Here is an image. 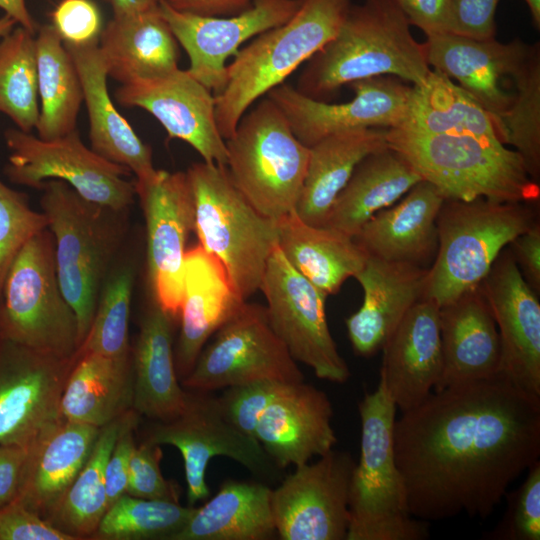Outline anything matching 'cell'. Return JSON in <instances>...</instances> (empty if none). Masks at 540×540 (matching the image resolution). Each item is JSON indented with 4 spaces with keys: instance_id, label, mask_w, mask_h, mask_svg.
<instances>
[{
    "instance_id": "cell-15",
    "label": "cell",
    "mask_w": 540,
    "mask_h": 540,
    "mask_svg": "<svg viewBox=\"0 0 540 540\" xmlns=\"http://www.w3.org/2000/svg\"><path fill=\"white\" fill-rule=\"evenodd\" d=\"M355 461L330 450L314 463L295 467L271 490L276 533L282 540H346L349 485Z\"/></svg>"
},
{
    "instance_id": "cell-55",
    "label": "cell",
    "mask_w": 540,
    "mask_h": 540,
    "mask_svg": "<svg viewBox=\"0 0 540 540\" xmlns=\"http://www.w3.org/2000/svg\"><path fill=\"white\" fill-rule=\"evenodd\" d=\"M28 448L0 445V509L18 497Z\"/></svg>"
},
{
    "instance_id": "cell-12",
    "label": "cell",
    "mask_w": 540,
    "mask_h": 540,
    "mask_svg": "<svg viewBox=\"0 0 540 540\" xmlns=\"http://www.w3.org/2000/svg\"><path fill=\"white\" fill-rule=\"evenodd\" d=\"M260 380L295 383L304 375L270 326L265 306L246 301L202 349L182 385L212 392Z\"/></svg>"
},
{
    "instance_id": "cell-39",
    "label": "cell",
    "mask_w": 540,
    "mask_h": 540,
    "mask_svg": "<svg viewBox=\"0 0 540 540\" xmlns=\"http://www.w3.org/2000/svg\"><path fill=\"white\" fill-rule=\"evenodd\" d=\"M38 71V137L50 140L75 130L83 102L81 80L55 29L46 24L35 34Z\"/></svg>"
},
{
    "instance_id": "cell-22",
    "label": "cell",
    "mask_w": 540,
    "mask_h": 540,
    "mask_svg": "<svg viewBox=\"0 0 540 540\" xmlns=\"http://www.w3.org/2000/svg\"><path fill=\"white\" fill-rule=\"evenodd\" d=\"M423 48L428 65L471 95L492 117L505 145L502 118L514 92L502 88L527 57L531 45L520 39L502 43L495 38L478 40L451 32L426 36Z\"/></svg>"
},
{
    "instance_id": "cell-53",
    "label": "cell",
    "mask_w": 540,
    "mask_h": 540,
    "mask_svg": "<svg viewBox=\"0 0 540 540\" xmlns=\"http://www.w3.org/2000/svg\"><path fill=\"white\" fill-rule=\"evenodd\" d=\"M410 25L426 36L448 32L449 0H397Z\"/></svg>"
},
{
    "instance_id": "cell-33",
    "label": "cell",
    "mask_w": 540,
    "mask_h": 540,
    "mask_svg": "<svg viewBox=\"0 0 540 540\" xmlns=\"http://www.w3.org/2000/svg\"><path fill=\"white\" fill-rule=\"evenodd\" d=\"M172 349V317L153 299L145 311L134 350L133 404L138 415L167 421L185 408Z\"/></svg>"
},
{
    "instance_id": "cell-45",
    "label": "cell",
    "mask_w": 540,
    "mask_h": 540,
    "mask_svg": "<svg viewBox=\"0 0 540 540\" xmlns=\"http://www.w3.org/2000/svg\"><path fill=\"white\" fill-rule=\"evenodd\" d=\"M48 228L43 212L34 211L24 193L15 191L0 179V302L6 276L25 244Z\"/></svg>"
},
{
    "instance_id": "cell-23",
    "label": "cell",
    "mask_w": 540,
    "mask_h": 540,
    "mask_svg": "<svg viewBox=\"0 0 540 540\" xmlns=\"http://www.w3.org/2000/svg\"><path fill=\"white\" fill-rule=\"evenodd\" d=\"M440 307L422 298L406 313L382 346L380 381L402 412L434 390L443 367Z\"/></svg>"
},
{
    "instance_id": "cell-50",
    "label": "cell",
    "mask_w": 540,
    "mask_h": 540,
    "mask_svg": "<svg viewBox=\"0 0 540 540\" xmlns=\"http://www.w3.org/2000/svg\"><path fill=\"white\" fill-rule=\"evenodd\" d=\"M0 540H76L18 499L0 509Z\"/></svg>"
},
{
    "instance_id": "cell-24",
    "label": "cell",
    "mask_w": 540,
    "mask_h": 540,
    "mask_svg": "<svg viewBox=\"0 0 540 540\" xmlns=\"http://www.w3.org/2000/svg\"><path fill=\"white\" fill-rule=\"evenodd\" d=\"M327 394L301 382L287 383L266 408L254 437L278 469L308 463L337 443Z\"/></svg>"
},
{
    "instance_id": "cell-14",
    "label": "cell",
    "mask_w": 540,
    "mask_h": 540,
    "mask_svg": "<svg viewBox=\"0 0 540 540\" xmlns=\"http://www.w3.org/2000/svg\"><path fill=\"white\" fill-rule=\"evenodd\" d=\"M145 441L177 448L183 458L189 506L208 499L206 470L214 457H228L260 477L278 469L260 443L238 430L225 416L218 397L206 391H187L183 411L173 419L156 421Z\"/></svg>"
},
{
    "instance_id": "cell-11",
    "label": "cell",
    "mask_w": 540,
    "mask_h": 540,
    "mask_svg": "<svg viewBox=\"0 0 540 540\" xmlns=\"http://www.w3.org/2000/svg\"><path fill=\"white\" fill-rule=\"evenodd\" d=\"M4 138L10 151L4 171L15 184L40 190L47 180H61L84 199L117 211L134 202L135 183L124 178L131 171L87 147L77 129L50 140L8 129Z\"/></svg>"
},
{
    "instance_id": "cell-54",
    "label": "cell",
    "mask_w": 540,
    "mask_h": 540,
    "mask_svg": "<svg viewBox=\"0 0 540 540\" xmlns=\"http://www.w3.org/2000/svg\"><path fill=\"white\" fill-rule=\"evenodd\" d=\"M514 259L530 287L540 293V223L518 235L509 245Z\"/></svg>"
},
{
    "instance_id": "cell-60",
    "label": "cell",
    "mask_w": 540,
    "mask_h": 540,
    "mask_svg": "<svg viewBox=\"0 0 540 540\" xmlns=\"http://www.w3.org/2000/svg\"><path fill=\"white\" fill-rule=\"evenodd\" d=\"M17 23L8 15L0 17V39L12 31Z\"/></svg>"
},
{
    "instance_id": "cell-58",
    "label": "cell",
    "mask_w": 540,
    "mask_h": 540,
    "mask_svg": "<svg viewBox=\"0 0 540 540\" xmlns=\"http://www.w3.org/2000/svg\"><path fill=\"white\" fill-rule=\"evenodd\" d=\"M110 5L113 15L140 13L159 7L161 0H102Z\"/></svg>"
},
{
    "instance_id": "cell-19",
    "label": "cell",
    "mask_w": 540,
    "mask_h": 540,
    "mask_svg": "<svg viewBox=\"0 0 540 540\" xmlns=\"http://www.w3.org/2000/svg\"><path fill=\"white\" fill-rule=\"evenodd\" d=\"M298 6L299 0H258L235 15L204 16L176 10L160 1L161 14L188 55L186 70L215 95L226 85L227 60L246 41L286 22Z\"/></svg>"
},
{
    "instance_id": "cell-46",
    "label": "cell",
    "mask_w": 540,
    "mask_h": 540,
    "mask_svg": "<svg viewBox=\"0 0 540 540\" xmlns=\"http://www.w3.org/2000/svg\"><path fill=\"white\" fill-rule=\"evenodd\" d=\"M507 509L486 539L539 540L540 539V461L528 469L523 483L513 492L505 494Z\"/></svg>"
},
{
    "instance_id": "cell-43",
    "label": "cell",
    "mask_w": 540,
    "mask_h": 540,
    "mask_svg": "<svg viewBox=\"0 0 540 540\" xmlns=\"http://www.w3.org/2000/svg\"><path fill=\"white\" fill-rule=\"evenodd\" d=\"M514 97L502 118L505 145H512L522 157L528 174L540 179V46L530 51L512 76Z\"/></svg>"
},
{
    "instance_id": "cell-2",
    "label": "cell",
    "mask_w": 540,
    "mask_h": 540,
    "mask_svg": "<svg viewBox=\"0 0 540 540\" xmlns=\"http://www.w3.org/2000/svg\"><path fill=\"white\" fill-rule=\"evenodd\" d=\"M423 44L418 43L397 0L353 4L339 31L304 65L295 88L330 102L341 87L355 81L397 77L412 86L430 74Z\"/></svg>"
},
{
    "instance_id": "cell-47",
    "label": "cell",
    "mask_w": 540,
    "mask_h": 540,
    "mask_svg": "<svg viewBox=\"0 0 540 540\" xmlns=\"http://www.w3.org/2000/svg\"><path fill=\"white\" fill-rule=\"evenodd\" d=\"M286 384L260 380L232 386L218 400L227 419L242 433L254 437L260 417Z\"/></svg>"
},
{
    "instance_id": "cell-41",
    "label": "cell",
    "mask_w": 540,
    "mask_h": 540,
    "mask_svg": "<svg viewBox=\"0 0 540 540\" xmlns=\"http://www.w3.org/2000/svg\"><path fill=\"white\" fill-rule=\"evenodd\" d=\"M39 109L35 34L19 26L0 40V112L31 132Z\"/></svg>"
},
{
    "instance_id": "cell-6",
    "label": "cell",
    "mask_w": 540,
    "mask_h": 540,
    "mask_svg": "<svg viewBox=\"0 0 540 540\" xmlns=\"http://www.w3.org/2000/svg\"><path fill=\"white\" fill-rule=\"evenodd\" d=\"M40 205L55 242L57 277L78 325L79 346L91 327L102 280L124 230L123 212L90 202L64 181L51 179Z\"/></svg>"
},
{
    "instance_id": "cell-13",
    "label": "cell",
    "mask_w": 540,
    "mask_h": 540,
    "mask_svg": "<svg viewBox=\"0 0 540 540\" xmlns=\"http://www.w3.org/2000/svg\"><path fill=\"white\" fill-rule=\"evenodd\" d=\"M270 326L296 362L316 377L342 384L350 370L330 333L327 295L300 274L276 244L267 261L260 288Z\"/></svg>"
},
{
    "instance_id": "cell-38",
    "label": "cell",
    "mask_w": 540,
    "mask_h": 540,
    "mask_svg": "<svg viewBox=\"0 0 540 540\" xmlns=\"http://www.w3.org/2000/svg\"><path fill=\"white\" fill-rule=\"evenodd\" d=\"M394 129L430 135H472L501 142L490 114L452 79L435 70L422 84L413 86L404 121Z\"/></svg>"
},
{
    "instance_id": "cell-37",
    "label": "cell",
    "mask_w": 540,
    "mask_h": 540,
    "mask_svg": "<svg viewBox=\"0 0 540 540\" xmlns=\"http://www.w3.org/2000/svg\"><path fill=\"white\" fill-rule=\"evenodd\" d=\"M271 488L264 483L228 479L195 510L170 540H266L276 527Z\"/></svg>"
},
{
    "instance_id": "cell-5",
    "label": "cell",
    "mask_w": 540,
    "mask_h": 540,
    "mask_svg": "<svg viewBox=\"0 0 540 540\" xmlns=\"http://www.w3.org/2000/svg\"><path fill=\"white\" fill-rule=\"evenodd\" d=\"M396 406L382 381L358 404L359 462L349 485L350 523L346 540H424L429 524L409 511L394 453Z\"/></svg>"
},
{
    "instance_id": "cell-59",
    "label": "cell",
    "mask_w": 540,
    "mask_h": 540,
    "mask_svg": "<svg viewBox=\"0 0 540 540\" xmlns=\"http://www.w3.org/2000/svg\"><path fill=\"white\" fill-rule=\"evenodd\" d=\"M532 17L534 27L540 29V0H524Z\"/></svg>"
},
{
    "instance_id": "cell-51",
    "label": "cell",
    "mask_w": 540,
    "mask_h": 540,
    "mask_svg": "<svg viewBox=\"0 0 540 540\" xmlns=\"http://www.w3.org/2000/svg\"><path fill=\"white\" fill-rule=\"evenodd\" d=\"M500 0H449L448 32L478 39L495 38Z\"/></svg>"
},
{
    "instance_id": "cell-36",
    "label": "cell",
    "mask_w": 540,
    "mask_h": 540,
    "mask_svg": "<svg viewBox=\"0 0 540 540\" xmlns=\"http://www.w3.org/2000/svg\"><path fill=\"white\" fill-rule=\"evenodd\" d=\"M421 180L413 166L389 146L374 152L357 165L324 227L355 237L371 217L395 204Z\"/></svg>"
},
{
    "instance_id": "cell-52",
    "label": "cell",
    "mask_w": 540,
    "mask_h": 540,
    "mask_svg": "<svg viewBox=\"0 0 540 540\" xmlns=\"http://www.w3.org/2000/svg\"><path fill=\"white\" fill-rule=\"evenodd\" d=\"M137 412L131 408L124 415L122 424L106 465V492L108 507L126 493L129 465L135 448L134 430Z\"/></svg>"
},
{
    "instance_id": "cell-1",
    "label": "cell",
    "mask_w": 540,
    "mask_h": 540,
    "mask_svg": "<svg viewBox=\"0 0 540 540\" xmlns=\"http://www.w3.org/2000/svg\"><path fill=\"white\" fill-rule=\"evenodd\" d=\"M411 515L487 518L540 457V399L492 378L433 391L394 422Z\"/></svg>"
},
{
    "instance_id": "cell-30",
    "label": "cell",
    "mask_w": 540,
    "mask_h": 540,
    "mask_svg": "<svg viewBox=\"0 0 540 540\" xmlns=\"http://www.w3.org/2000/svg\"><path fill=\"white\" fill-rule=\"evenodd\" d=\"M101 428L60 418L29 446L18 499L44 519L87 461Z\"/></svg>"
},
{
    "instance_id": "cell-8",
    "label": "cell",
    "mask_w": 540,
    "mask_h": 540,
    "mask_svg": "<svg viewBox=\"0 0 540 540\" xmlns=\"http://www.w3.org/2000/svg\"><path fill=\"white\" fill-rule=\"evenodd\" d=\"M186 176L199 245L221 262L237 295L247 301L259 290L277 244L276 220L263 216L246 200L226 166L196 162Z\"/></svg>"
},
{
    "instance_id": "cell-20",
    "label": "cell",
    "mask_w": 540,
    "mask_h": 540,
    "mask_svg": "<svg viewBox=\"0 0 540 540\" xmlns=\"http://www.w3.org/2000/svg\"><path fill=\"white\" fill-rule=\"evenodd\" d=\"M500 337L499 375L540 399V303L509 246L479 285Z\"/></svg>"
},
{
    "instance_id": "cell-17",
    "label": "cell",
    "mask_w": 540,
    "mask_h": 540,
    "mask_svg": "<svg viewBox=\"0 0 540 540\" xmlns=\"http://www.w3.org/2000/svg\"><path fill=\"white\" fill-rule=\"evenodd\" d=\"M354 97L343 103L318 101L294 86L281 84L267 93L287 118L293 133L307 147L339 132L367 128H399L405 118L412 85L393 76H379L348 85Z\"/></svg>"
},
{
    "instance_id": "cell-29",
    "label": "cell",
    "mask_w": 540,
    "mask_h": 540,
    "mask_svg": "<svg viewBox=\"0 0 540 540\" xmlns=\"http://www.w3.org/2000/svg\"><path fill=\"white\" fill-rule=\"evenodd\" d=\"M78 71L89 120L91 149L103 158L125 166L138 183L152 179L151 147L145 144L117 110L109 96L107 71L97 45L65 46Z\"/></svg>"
},
{
    "instance_id": "cell-44",
    "label": "cell",
    "mask_w": 540,
    "mask_h": 540,
    "mask_svg": "<svg viewBox=\"0 0 540 540\" xmlns=\"http://www.w3.org/2000/svg\"><path fill=\"white\" fill-rule=\"evenodd\" d=\"M134 275L130 267L115 272L98 299L95 315L76 355L95 352L111 357L129 355L128 322Z\"/></svg>"
},
{
    "instance_id": "cell-25",
    "label": "cell",
    "mask_w": 540,
    "mask_h": 540,
    "mask_svg": "<svg viewBox=\"0 0 540 540\" xmlns=\"http://www.w3.org/2000/svg\"><path fill=\"white\" fill-rule=\"evenodd\" d=\"M428 268L368 256L354 277L364 292L362 306L346 319L356 354L371 356L382 349L410 308L423 298Z\"/></svg>"
},
{
    "instance_id": "cell-27",
    "label": "cell",
    "mask_w": 540,
    "mask_h": 540,
    "mask_svg": "<svg viewBox=\"0 0 540 540\" xmlns=\"http://www.w3.org/2000/svg\"><path fill=\"white\" fill-rule=\"evenodd\" d=\"M443 367L433 391L499 373L497 326L480 287L439 309Z\"/></svg>"
},
{
    "instance_id": "cell-9",
    "label": "cell",
    "mask_w": 540,
    "mask_h": 540,
    "mask_svg": "<svg viewBox=\"0 0 540 540\" xmlns=\"http://www.w3.org/2000/svg\"><path fill=\"white\" fill-rule=\"evenodd\" d=\"M225 142L230 178L260 214L278 220L295 209L307 171L309 147L298 140L269 97L241 117Z\"/></svg>"
},
{
    "instance_id": "cell-4",
    "label": "cell",
    "mask_w": 540,
    "mask_h": 540,
    "mask_svg": "<svg viewBox=\"0 0 540 540\" xmlns=\"http://www.w3.org/2000/svg\"><path fill=\"white\" fill-rule=\"evenodd\" d=\"M387 142L445 199L539 201V183L528 174L520 154L498 140L388 129Z\"/></svg>"
},
{
    "instance_id": "cell-21",
    "label": "cell",
    "mask_w": 540,
    "mask_h": 540,
    "mask_svg": "<svg viewBox=\"0 0 540 540\" xmlns=\"http://www.w3.org/2000/svg\"><path fill=\"white\" fill-rule=\"evenodd\" d=\"M114 95L120 105L150 113L169 138L189 144L204 162L226 166V142L215 118V94L187 70L131 80L121 84Z\"/></svg>"
},
{
    "instance_id": "cell-34",
    "label": "cell",
    "mask_w": 540,
    "mask_h": 540,
    "mask_svg": "<svg viewBox=\"0 0 540 540\" xmlns=\"http://www.w3.org/2000/svg\"><path fill=\"white\" fill-rule=\"evenodd\" d=\"M277 223V245L288 262L327 296L364 267L368 254L353 237L333 228L312 226L293 210Z\"/></svg>"
},
{
    "instance_id": "cell-32",
    "label": "cell",
    "mask_w": 540,
    "mask_h": 540,
    "mask_svg": "<svg viewBox=\"0 0 540 540\" xmlns=\"http://www.w3.org/2000/svg\"><path fill=\"white\" fill-rule=\"evenodd\" d=\"M387 130L339 132L309 147L307 171L294 209L301 220L324 227L334 201L357 165L368 155L388 147Z\"/></svg>"
},
{
    "instance_id": "cell-48",
    "label": "cell",
    "mask_w": 540,
    "mask_h": 540,
    "mask_svg": "<svg viewBox=\"0 0 540 540\" xmlns=\"http://www.w3.org/2000/svg\"><path fill=\"white\" fill-rule=\"evenodd\" d=\"M161 445L143 441L135 446L129 465L126 493L144 499L179 502L173 482L160 469Z\"/></svg>"
},
{
    "instance_id": "cell-3",
    "label": "cell",
    "mask_w": 540,
    "mask_h": 540,
    "mask_svg": "<svg viewBox=\"0 0 540 540\" xmlns=\"http://www.w3.org/2000/svg\"><path fill=\"white\" fill-rule=\"evenodd\" d=\"M352 0H299L283 24L255 36L227 65V82L215 95V118L230 138L241 117L261 97L306 63L335 37Z\"/></svg>"
},
{
    "instance_id": "cell-49",
    "label": "cell",
    "mask_w": 540,
    "mask_h": 540,
    "mask_svg": "<svg viewBox=\"0 0 540 540\" xmlns=\"http://www.w3.org/2000/svg\"><path fill=\"white\" fill-rule=\"evenodd\" d=\"M51 26L65 46L97 45L102 15L92 0H60L51 12Z\"/></svg>"
},
{
    "instance_id": "cell-16",
    "label": "cell",
    "mask_w": 540,
    "mask_h": 540,
    "mask_svg": "<svg viewBox=\"0 0 540 540\" xmlns=\"http://www.w3.org/2000/svg\"><path fill=\"white\" fill-rule=\"evenodd\" d=\"M76 360L0 338V445L29 447L61 418V395Z\"/></svg>"
},
{
    "instance_id": "cell-56",
    "label": "cell",
    "mask_w": 540,
    "mask_h": 540,
    "mask_svg": "<svg viewBox=\"0 0 540 540\" xmlns=\"http://www.w3.org/2000/svg\"><path fill=\"white\" fill-rule=\"evenodd\" d=\"M176 10L204 16H230L251 8L258 0H164Z\"/></svg>"
},
{
    "instance_id": "cell-26",
    "label": "cell",
    "mask_w": 540,
    "mask_h": 540,
    "mask_svg": "<svg viewBox=\"0 0 540 540\" xmlns=\"http://www.w3.org/2000/svg\"><path fill=\"white\" fill-rule=\"evenodd\" d=\"M244 302L215 256L199 244L186 251L181 331L175 357L178 376L183 379L191 372L207 340Z\"/></svg>"
},
{
    "instance_id": "cell-31",
    "label": "cell",
    "mask_w": 540,
    "mask_h": 540,
    "mask_svg": "<svg viewBox=\"0 0 540 540\" xmlns=\"http://www.w3.org/2000/svg\"><path fill=\"white\" fill-rule=\"evenodd\" d=\"M178 45L159 5L145 12L113 15L103 27L98 49L108 77L124 84L178 69Z\"/></svg>"
},
{
    "instance_id": "cell-18",
    "label": "cell",
    "mask_w": 540,
    "mask_h": 540,
    "mask_svg": "<svg viewBox=\"0 0 540 540\" xmlns=\"http://www.w3.org/2000/svg\"><path fill=\"white\" fill-rule=\"evenodd\" d=\"M134 183L146 223L152 297L173 318L182 304L186 242L194 222L186 172L157 170L152 179Z\"/></svg>"
},
{
    "instance_id": "cell-40",
    "label": "cell",
    "mask_w": 540,
    "mask_h": 540,
    "mask_svg": "<svg viewBox=\"0 0 540 540\" xmlns=\"http://www.w3.org/2000/svg\"><path fill=\"white\" fill-rule=\"evenodd\" d=\"M123 415L100 429L87 461L47 518L76 540L91 538L108 508L106 465Z\"/></svg>"
},
{
    "instance_id": "cell-7",
    "label": "cell",
    "mask_w": 540,
    "mask_h": 540,
    "mask_svg": "<svg viewBox=\"0 0 540 540\" xmlns=\"http://www.w3.org/2000/svg\"><path fill=\"white\" fill-rule=\"evenodd\" d=\"M537 221L530 203L445 199L423 298L441 307L478 288L501 251Z\"/></svg>"
},
{
    "instance_id": "cell-42",
    "label": "cell",
    "mask_w": 540,
    "mask_h": 540,
    "mask_svg": "<svg viewBox=\"0 0 540 540\" xmlns=\"http://www.w3.org/2000/svg\"><path fill=\"white\" fill-rule=\"evenodd\" d=\"M195 506L144 499L124 493L109 505L91 538L170 540L187 523Z\"/></svg>"
},
{
    "instance_id": "cell-10",
    "label": "cell",
    "mask_w": 540,
    "mask_h": 540,
    "mask_svg": "<svg viewBox=\"0 0 540 540\" xmlns=\"http://www.w3.org/2000/svg\"><path fill=\"white\" fill-rule=\"evenodd\" d=\"M0 338L59 358L73 357L79 348L77 318L59 285L48 228L25 244L8 271Z\"/></svg>"
},
{
    "instance_id": "cell-28",
    "label": "cell",
    "mask_w": 540,
    "mask_h": 540,
    "mask_svg": "<svg viewBox=\"0 0 540 540\" xmlns=\"http://www.w3.org/2000/svg\"><path fill=\"white\" fill-rule=\"evenodd\" d=\"M444 200L434 185L421 180L353 238L368 256L427 268L437 252V217Z\"/></svg>"
},
{
    "instance_id": "cell-57",
    "label": "cell",
    "mask_w": 540,
    "mask_h": 540,
    "mask_svg": "<svg viewBox=\"0 0 540 540\" xmlns=\"http://www.w3.org/2000/svg\"><path fill=\"white\" fill-rule=\"evenodd\" d=\"M0 8L20 27L36 34L39 26L30 14L25 0H0Z\"/></svg>"
},
{
    "instance_id": "cell-35",
    "label": "cell",
    "mask_w": 540,
    "mask_h": 540,
    "mask_svg": "<svg viewBox=\"0 0 540 540\" xmlns=\"http://www.w3.org/2000/svg\"><path fill=\"white\" fill-rule=\"evenodd\" d=\"M76 357L60 399L62 419L102 428L132 408L129 355L88 352Z\"/></svg>"
}]
</instances>
